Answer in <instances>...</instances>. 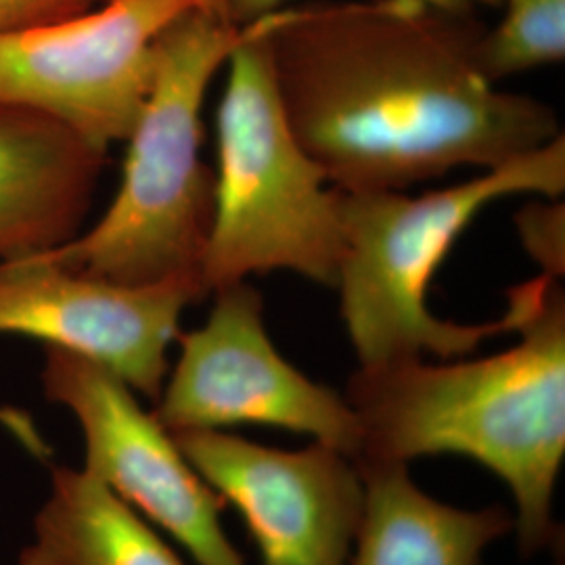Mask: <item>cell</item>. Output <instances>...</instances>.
<instances>
[{
	"label": "cell",
	"instance_id": "1",
	"mask_svg": "<svg viewBox=\"0 0 565 565\" xmlns=\"http://www.w3.org/2000/svg\"><path fill=\"white\" fill-rule=\"evenodd\" d=\"M252 25L294 137L342 193L492 170L562 135L551 105L482 74L478 15L359 0L279 7Z\"/></svg>",
	"mask_w": 565,
	"mask_h": 565
},
{
	"label": "cell",
	"instance_id": "2",
	"mask_svg": "<svg viewBox=\"0 0 565 565\" xmlns=\"http://www.w3.org/2000/svg\"><path fill=\"white\" fill-rule=\"evenodd\" d=\"M520 338L473 361L359 366L345 385L363 434L356 459L411 465L457 455L492 471L515 503L525 557L562 548L555 492L565 459V291L541 275Z\"/></svg>",
	"mask_w": 565,
	"mask_h": 565
},
{
	"label": "cell",
	"instance_id": "3",
	"mask_svg": "<svg viewBox=\"0 0 565 565\" xmlns=\"http://www.w3.org/2000/svg\"><path fill=\"white\" fill-rule=\"evenodd\" d=\"M564 191V132L482 177L424 195L340 191L345 245L335 289L359 366L461 359L486 340L515 333L534 306L541 275L507 291L503 317L473 324L436 317L427 306L429 282L488 203L524 193L557 200Z\"/></svg>",
	"mask_w": 565,
	"mask_h": 565
},
{
	"label": "cell",
	"instance_id": "4",
	"mask_svg": "<svg viewBox=\"0 0 565 565\" xmlns=\"http://www.w3.org/2000/svg\"><path fill=\"white\" fill-rule=\"evenodd\" d=\"M242 32L221 0H203L163 30L114 202L86 233L39 258L126 285L191 279L203 287L216 174L200 153L202 107Z\"/></svg>",
	"mask_w": 565,
	"mask_h": 565
},
{
	"label": "cell",
	"instance_id": "5",
	"mask_svg": "<svg viewBox=\"0 0 565 565\" xmlns=\"http://www.w3.org/2000/svg\"><path fill=\"white\" fill-rule=\"evenodd\" d=\"M216 114V198L205 245L207 294L291 270L333 287L342 264V193L327 186L282 116L263 36L249 23L231 51Z\"/></svg>",
	"mask_w": 565,
	"mask_h": 565
},
{
	"label": "cell",
	"instance_id": "6",
	"mask_svg": "<svg viewBox=\"0 0 565 565\" xmlns=\"http://www.w3.org/2000/svg\"><path fill=\"white\" fill-rule=\"evenodd\" d=\"M156 419L170 431L270 425L356 459L361 424L345 396L289 363L264 323L263 294L239 281L214 291L205 323L179 333Z\"/></svg>",
	"mask_w": 565,
	"mask_h": 565
},
{
	"label": "cell",
	"instance_id": "7",
	"mask_svg": "<svg viewBox=\"0 0 565 565\" xmlns=\"http://www.w3.org/2000/svg\"><path fill=\"white\" fill-rule=\"evenodd\" d=\"M203 0H107L0 36V102L60 121L95 147L126 142L147 102L156 42Z\"/></svg>",
	"mask_w": 565,
	"mask_h": 565
},
{
	"label": "cell",
	"instance_id": "8",
	"mask_svg": "<svg viewBox=\"0 0 565 565\" xmlns=\"http://www.w3.org/2000/svg\"><path fill=\"white\" fill-rule=\"evenodd\" d=\"M42 385L46 398L70 408L81 425L82 469L162 527L195 564L249 565L224 530L223 499L120 377L74 352L46 345Z\"/></svg>",
	"mask_w": 565,
	"mask_h": 565
},
{
	"label": "cell",
	"instance_id": "9",
	"mask_svg": "<svg viewBox=\"0 0 565 565\" xmlns=\"http://www.w3.org/2000/svg\"><path fill=\"white\" fill-rule=\"evenodd\" d=\"M224 505L235 507L263 565H348L361 525L356 461L331 446L260 445L224 429L172 434Z\"/></svg>",
	"mask_w": 565,
	"mask_h": 565
},
{
	"label": "cell",
	"instance_id": "10",
	"mask_svg": "<svg viewBox=\"0 0 565 565\" xmlns=\"http://www.w3.org/2000/svg\"><path fill=\"white\" fill-rule=\"evenodd\" d=\"M205 296L202 282L191 279L126 285L25 256L0 264V333L102 364L156 403L182 310Z\"/></svg>",
	"mask_w": 565,
	"mask_h": 565
},
{
	"label": "cell",
	"instance_id": "11",
	"mask_svg": "<svg viewBox=\"0 0 565 565\" xmlns=\"http://www.w3.org/2000/svg\"><path fill=\"white\" fill-rule=\"evenodd\" d=\"M105 163L60 121L0 102V264L81 235Z\"/></svg>",
	"mask_w": 565,
	"mask_h": 565
},
{
	"label": "cell",
	"instance_id": "12",
	"mask_svg": "<svg viewBox=\"0 0 565 565\" xmlns=\"http://www.w3.org/2000/svg\"><path fill=\"white\" fill-rule=\"evenodd\" d=\"M354 461L364 507L348 565H484L488 548L515 532L503 505H448L419 488L406 463Z\"/></svg>",
	"mask_w": 565,
	"mask_h": 565
},
{
	"label": "cell",
	"instance_id": "13",
	"mask_svg": "<svg viewBox=\"0 0 565 565\" xmlns=\"http://www.w3.org/2000/svg\"><path fill=\"white\" fill-rule=\"evenodd\" d=\"M20 565H184L162 536L86 469L57 467Z\"/></svg>",
	"mask_w": 565,
	"mask_h": 565
},
{
	"label": "cell",
	"instance_id": "14",
	"mask_svg": "<svg viewBox=\"0 0 565 565\" xmlns=\"http://www.w3.org/2000/svg\"><path fill=\"white\" fill-rule=\"evenodd\" d=\"M503 20L486 30L480 70L490 82L562 63L565 57V0H501Z\"/></svg>",
	"mask_w": 565,
	"mask_h": 565
},
{
	"label": "cell",
	"instance_id": "15",
	"mask_svg": "<svg viewBox=\"0 0 565 565\" xmlns=\"http://www.w3.org/2000/svg\"><path fill=\"white\" fill-rule=\"evenodd\" d=\"M515 226L527 256L541 266V275L564 279V203H557V200L527 203L518 212Z\"/></svg>",
	"mask_w": 565,
	"mask_h": 565
},
{
	"label": "cell",
	"instance_id": "16",
	"mask_svg": "<svg viewBox=\"0 0 565 565\" xmlns=\"http://www.w3.org/2000/svg\"><path fill=\"white\" fill-rule=\"evenodd\" d=\"M107 0H0V36L70 20Z\"/></svg>",
	"mask_w": 565,
	"mask_h": 565
},
{
	"label": "cell",
	"instance_id": "17",
	"mask_svg": "<svg viewBox=\"0 0 565 565\" xmlns=\"http://www.w3.org/2000/svg\"><path fill=\"white\" fill-rule=\"evenodd\" d=\"M228 18L239 28L249 25L252 21L260 20L266 13L279 9L285 0H221ZM431 7L445 9L450 13L478 15L480 9H499L501 0H422Z\"/></svg>",
	"mask_w": 565,
	"mask_h": 565
},
{
	"label": "cell",
	"instance_id": "18",
	"mask_svg": "<svg viewBox=\"0 0 565 565\" xmlns=\"http://www.w3.org/2000/svg\"><path fill=\"white\" fill-rule=\"evenodd\" d=\"M553 565H564V562H559V564H553Z\"/></svg>",
	"mask_w": 565,
	"mask_h": 565
}]
</instances>
